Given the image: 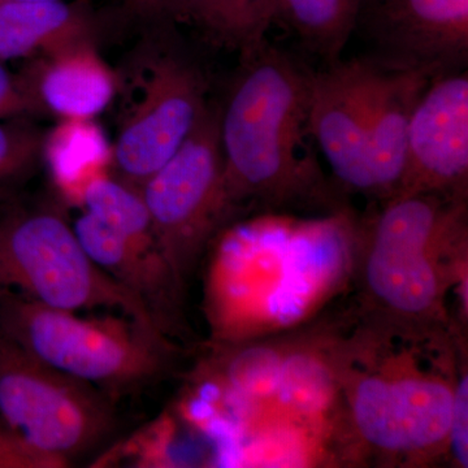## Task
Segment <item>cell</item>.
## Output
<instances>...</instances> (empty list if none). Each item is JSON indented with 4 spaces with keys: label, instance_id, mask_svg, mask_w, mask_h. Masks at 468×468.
I'll return each instance as SVG.
<instances>
[{
    "label": "cell",
    "instance_id": "23",
    "mask_svg": "<svg viewBox=\"0 0 468 468\" xmlns=\"http://www.w3.org/2000/svg\"><path fill=\"white\" fill-rule=\"evenodd\" d=\"M33 115L32 104L17 73L0 61V120Z\"/></svg>",
    "mask_w": 468,
    "mask_h": 468
},
{
    "label": "cell",
    "instance_id": "8",
    "mask_svg": "<svg viewBox=\"0 0 468 468\" xmlns=\"http://www.w3.org/2000/svg\"><path fill=\"white\" fill-rule=\"evenodd\" d=\"M147 66L111 153L115 177L138 190L183 146L208 106L205 79L189 61L165 54Z\"/></svg>",
    "mask_w": 468,
    "mask_h": 468
},
{
    "label": "cell",
    "instance_id": "25",
    "mask_svg": "<svg viewBox=\"0 0 468 468\" xmlns=\"http://www.w3.org/2000/svg\"><path fill=\"white\" fill-rule=\"evenodd\" d=\"M17 452L7 433L0 427V467H12L16 463Z\"/></svg>",
    "mask_w": 468,
    "mask_h": 468
},
{
    "label": "cell",
    "instance_id": "24",
    "mask_svg": "<svg viewBox=\"0 0 468 468\" xmlns=\"http://www.w3.org/2000/svg\"><path fill=\"white\" fill-rule=\"evenodd\" d=\"M168 0H125V8L129 15L143 20H153L165 16Z\"/></svg>",
    "mask_w": 468,
    "mask_h": 468
},
{
    "label": "cell",
    "instance_id": "5",
    "mask_svg": "<svg viewBox=\"0 0 468 468\" xmlns=\"http://www.w3.org/2000/svg\"><path fill=\"white\" fill-rule=\"evenodd\" d=\"M0 427L42 467H66L115 432V399L0 334Z\"/></svg>",
    "mask_w": 468,
    "mask_h": 468
},
{
    "label": "cell",
    "instance_id": "10",
    "mask_svg": "<svg viewBox=\"0 0 468 468\" xmlns=\"http://www.w3.org/2000/svg\"><path fill=\"white\" fill-rule=\"evenodd\" d=\"M359 75L360 60H337L313 73L307 133L315 138L340 183L356 192L377 194Z\"/></svg>",
    "mask_w": 468,
    "mask_h": 468
},
{
    "label": "cell",
    "instance_id": "15",
    "mask_svg": "<svg viewBox=\"0 0 468 468\" xmlns=\"http://www.w3.org/2000/svg\"><path fill=\"white\" fill-rule=\"evenodd\" d=\"M97 34V20L82 3H0L2 63L95 41Z\"/></svg>",
    "mask_w": 468,
    "mask_h": 468
},
{
    "label": "cell",
    "instance_id": "3",
    "mask_svg": "<svg viewBox=\"0 0 468 468\" xmlns=\"http://www.w3.org/2000/svg\"><path fill=\"white\" fill-rule=\"evenodd\" d=\"M5 294L72 313L115 310L160 332L143 302L91 261L63 212L48 203L12 201L0 207V295Z\"/></svg>",
    "mask_w": 468,
    "mask_h": 468
},
{
    "label": "cell",
    "instance_id": "6",
    "mask_svg": "<svg viewBox=\"0 0 468 468\" xmlns=\"http://www.w3.org/2000/svg\"><path fill=\"white\" fill-rule=\"evenodd\" d=\"M455 383L414 359L372 360L347 387L351 424L363 442L383 454H431L448 446Z\"/></svg>",
    "mask_w": 468,
    "mask_h": 468
},
{
    "label": "cell",
    "instance_id": "12",
    "mask_svg": "<svg viewBox=\"0 0 468 468\" xmlns=\"http://www.w3.org/2000/svg\"><path fill=\"white\" fill-rule=\"evenodd\" d=\"M73 229L91 261L143 302L163 335L180 334L184 286L162 251L135 245L88 211Z\"/></svg>",
    "mask_w": 468,
    "mask_h": 468
},
{
    "label": "cell",
    "instance_id": "21",
    "mask_svg": "<svg viewBox=\"0 0 468 468\" xmlns=\"http://www.w3.org/2000/svg\"><path fill=\"white\" fill-rule=\"evenodd\" d=\"M282 362L276 350L254 347L233 358L228 366V378L234 389L246 396H273Z\"/></svg>",
    "mask_w": 468,
    "mask_h": 468
},
{
    "label": "cell",
    "instance_id": "2",
    "mask_svg": "<svg viewBox=\"0 0 468 468\" xmlns=\"http://www.w3.org/2000/svg\"><path fill=\"white\" fill-rule=\"evenodd\" d=\"M0 334L52 368L115 399L159 380L175 347L122 315L82 318L16 295H0Z\"/></svg>",
    "mask_w": 468,
    "mask_h": 468
},
{
    "label": "cell",
    "instance_id": "16",
    "mask_svg": "<svg viewBox=\"0 0 468 468\" xmlns=\"http://www.w3.org/2000/svg\"><path fill=\"white\" fill-rule=\"evenodd\" d=\"M275 0H168L165 16L198 27L212 41L246 50L264 41Z\"/></svg>",
    "mask_w": 468,
    "mask_h": 468
},
{
    "label": "cell",
    "instance_id": "17",
    "mask_svg": "<svg viewBox=\"0 0 468 468\" xmlns=\"http://www.w3.org/2000/svg\"><path fill=\"white\" fill-rule=\"evenodd\" d=\"M363 2L275 0L273 21H282L310 50L335 63L358 26Z\"/></svg>",
    "mask_w": 468,
    "mask_h": 468
},
{
    "label": "cell",
    "instance_id": "7",
    "mask_svg": "<svg viewBox=\"0 0 468 468\" xmlns=\"http://www.w3.org/2000/svg\"><path fill=\"white\" fill-rule=\"evenodd\" d=\"M154 234L185 285L230 207L224 189L218 109L207 106L183 146L140 187Z\"/></svg>",
    "mask_w": 468,
    "mask_h": 468
},
{
    "label": "cell",
    "instance_id": "14",
    "mask_svg": "<svg viewBox=\"0 0 468 468\" xmlns=\"http://www.w3.org/2000/svg\"><path fill=\"white\" fill-rule=\"evenodd\" d=\"M385 42L399 52L393 64L437 68L461 60L468 48V0H374Z\"/></svg>",
    "mask_w": 468,
    "mask_h": 468
},
{
    "label": "cell",
    "instance_id": "4",
    "mask_svg": "<svg viewBox=\"0 0 468 468\" xmlns=\"http://www.w3.org/2000/svg\"><path fill=\"white\" fill-rule=\"evenodd\" d=\"M463 242V203L437 194L390 198L369 234L365 282L390 318H437L449 282L445 261Z\"/></svg>",
    "mask_w": 468,
    "mask_h": 468
},
{
    "label": "cell",
    "instance_id": "9",
    "mask_svg": "<svg viewBox=\"0 0 468 468\" xmlns=\"http://www.w3.org/2000/svg\"><path fill=\"white\" fill-rule=\"evenodd\" d=\"M468 175L467 73L440 76L415 104L401 183L392 198L437 194L457 199Z\"/></svg>",
    "mask_w": 468,
    "mask_h": 468
},
{
    "label": "cell",
    "instance_id": "13",
    "mask_svg": "<svg viewBox=\"0 0 468 468\" xmlns=\"http://www.w3.org/2000/svg\"><path fill=\"white\" fill-rule=\"evenodd\" d=\"M17 75L33 115L48 113L61 122L94 119L109 107L117 89L116 75L95 41L30 58Z\"/></svg>",
    "mask_w": 468,
    "mask_h": 468
},
{
    "label": "cell",
    "instance_id": "18",
    "mask_svg": "<svg viewBox=\"0 0 468 468\" xmlns=\"http://www.w3.org/2000/svg\"><path fill=\"white\" fill-rule=\"evenodd\" d=\"M111 153L91 120L61 122L43 138L42 158L48 160L58 183L76 197L89 178L104 171Z\"/></svg>",
    "mask_w": 468,
    "mask_h": 468
},
{
    "label": "cell",
    "instance_id": "1",
    "mask_svg": "<svg viewBox=\"0 0 468 468\" xmlns=\"http://www.w3.org/2000/svg\"><path fill=\"white\" fill-rule=\"evenodd\" d=\"M242 52L226 106L218 109L228 205L282 203L313 184L298 151L307 134L311 76L294 58L261 41Z\"/></svg>",
    "mask_w": 468,
    "mask_h": 468
},
{
    "label": "cell",
    "instance_id": "11",
    "mask_svg": "<svg viewBox=\"0 0 468 468\" xmlns=\"http://www.w3.org/2000/svg\"><path fill=\"white\" fill-rule=\"evenodd\" d=\"M432 75L426 68L360 60L369 165L377 194L387 198H392L401 183L410 120Z\"/></svg>",
    "mask_w": 468,
    "mask_h": 468
},
{
    "label": "cell",
    "instance_id": "20",
    "mask_svg": "<svg viewBox=\"0 0 468 468\" xmlns=\"http://www.w3.org/2000/svg\"><path fill=\"white\" fill-rule=\"evenodd\" d=\"M43 138L27 122L0 120V194L33 175L42 159Z\"/></svg>",
    "mask_w": 468,
    "mask_h": 468
},
{
    "label": "cell",
    "instance_id": "22",
    "mask_svg": "<svg viewBox=\"0 0 468 468\" xmlns=\"http://www.w3.org/2000/svg\"><path fill=\"white\" fill-rule=\"evenodd\" d=\"M468 387L466 374H461L455 383L454 401H452L451 430H449L448 448L452 457L462 467L468 466Z\"/></svg>",
    "mask_w": 468,
    "mask_h": 468
},
{
    "label": "cell",
    "instance_id": "26",
    "mask_svg": "<svg viewBox=\"0 0 468 468\" xmlns=\"http://www.w3.org/2000/svg\"><path fill=\"white\" fill-rule=\"evenodd\" d=\"M58 2V0H0V3H48Z\"/></svg>",
    "mask_w": 468,
    "mask_h": 468
},
{
    "label": "cell",
    "instance_id": "19",
    "mask_svg": "<svg viewBox=\"0 0 468 468\" xmlns=\"http://www.w3.org/2000/svg\"><path fill=\"white\" fill-rule=\"evenodd\" d=\"M334 385L328 365L311 354L295 353L282 358L273 396L295 411H313L325 405Z\"/></svg>",
    "mask_w": 468,
    "mask_h": 468
}]
</instances>
